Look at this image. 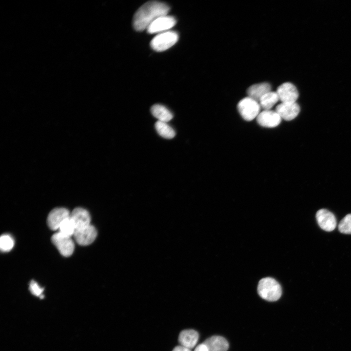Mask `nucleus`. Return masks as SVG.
Segmentation results:
<instances>
[{
  "instance_id": "obj_1",
  "label": "nucleus",
  "mask_w": 351,
  "mask_h": 351,
  "mask_svg": "<svg viewBox=\"0 0 351 351\" xmlns=\"http://www.w3.org/2000/svg\"><path fill=\"white\" fill-rule=\"evenodd\" d=\"M170 10L166 3L158 1H150L143 4L136 11L133 18V26L138 31L147 29L157 18L167 15Z\"/></svg>"
},
{
  "instance_id": "obj_2",
  "label": "nucleus",
  "mask_w": 351,
  "mask_h": 351,
  "mask_svg": "<svg viewBox=\"0 0 351 351\" xmlns=\"http://www.w3.org/2000/svg\"><path fill=\"white\" fill-rule=\"evenodd\" d=\"M257 292L263 299L268 301H275L281 297L282 289L280 284L274 279L265 277L259 281Z\"/></svg>"
},
{
  "instance_id": "obj_3",
  "label": "nucleus",
  "mask_w": 351,
  "mask_h": 351,
  "mask_svg": "<svg viewBox=\"0 0 351 351\" xmlns=\"http://www.w3.org/2000/svg\"><path fill=\"white\" fill-rule=\"evenodd\" d=\"M178 39V35L175 31H167L156 36L150 45L156 51H163L173 46Z\"/></svg>"
},
{
  "instance_id": "obj_4",
  "label": "nucleus",
  "mask_w": 351,
  "mask_h": 351,
  "mask_svg": "<svg viewBox=\"0 0 351 351\" xmlns=\"http://www.w3.org/2000/svg\"><path fill=\"white\" fill-rule=\"evenodd\" d=\"M260 105L258 101L250 98L242 99L238 103V111L245 120L251 121L259 115Z\"/></svg>"
},
{
  "instance_id": "obj_5",
  "label": "nucleus",
  "mask_w": 351,
  "mask_h": 351,
  "mask_svg": "<svg viewBox=\"0 0 351 351\" xmlns=\"http://www.w3.org/2000/svg\"><path fill=\"white\" fill-rule=\"evenodd\" d=\"M51 240L62 255L68 257L73 254L75 246L70 236L58 232L52 235Z\"/></svg>"
},
{
  "instance_id": "obj_6",
  "label": "nucleus",
  "mask_w": 351,
  "mask_h": 351,
  "mask_svg": "<svg viewBox=\"0 0 351 351\" xmlns=\"http://www.w3.org/2000/svg\"><path fill=\"white\" fill-rule=\"evenodd\" d=\"M176 23L175 18L172 16L165 15L154 20L147 28L148 33L154 34L167 31Z\"/></svg>"
},
{
  "instance_id": "obj_7",
  "label": "nucleus",
  "mask_w": 351,
  "mask_h": 351,
  "mask_svg": "<svg viewBox=\"0 0 351 351\" xmlns=\"http://www.w3.org/2000/svg\"><path fill=\"white\" fill-rule=\"evenodd\" d=\"M276 92L279 99L283 103L296 102L299 96L297 88L290 82H285L280 85Z\"/></svg>"
},
{
  "instance_id": "obj_8",
  "label": "nucleus",
  "mask_w": 351,
  "mask_h": 351,
  "mask_svg": "<svg viewBox=\"0 0 351 351\" xmlns=\"http://www.w3.org/2000/svg\"><path fill=\"white\" fill-rule=\"evenodd\" d=\"M316 218L320 227L325 231L331 232L336 226V219L334 215L327 209L319 210L316 214Z\"/></svg>"
},
{
  "instance_id": "obj_9",
  "label": "nucleus",
  "mask_w": 351,
  "mask_h": 351,
  "mask_svg": "<svg viewBox=\"0 0 351 351\" xmlns=\"http://www.w3.org/2000/svg\"><path fill=\"white\" fill-rule=\"evenodd\" d=\"M97 235L96 229L90 224L85 227L76 230L73 236L76 241L79 245L86 246L91 244L96 239Z\"/></svg>"
},
{
  "instance_id": "obj_10",
  "label": "nucleus",
  "mask_w": 351,
  "mask_h": 351,
  "mask_svg": "<svg viewBox=\"0 0 351 351\" xmlns=\"http://www.w3.org/2000/svg\"><path fill=\"white\" fill-rule=\"evenodd\" d=\"M69 211L64 208H57L53 209L47 217V224L50 229L58 230L62 222L70 216Z\"/></svg>"
},
{
  "instance_id": "obj_11",
  "label": "nucleus",
  "mask_w": 351,
  "mask_h": 351,
  "mask_svg": "<svg viewBox=\"0 0 351 351\" xmlns=\"http://www.w3.org/2000/svg\"><path fill=\"white\" fill-rule=\"evenodd\" d=\"M281 118L275 111L264 110L256 117L257 122L261 126L273 128L278 126L281 121Z\"/></svg>"
},
{
  "instance_id": "obj_12",
  "label": "nucleus",
  "mask_w": 351,
  "mask_h": 351,
  "mask_svg": "<svg viewBox=\"0 0 351 351\" xmlns=\"http://www.w3.org/2000/svg\"><path fill=\"white\" fill-rule=\"evenodd\" d=\"M300 110V107L296 102H281L276 107L275 111L281 118L290 121L293 119L298 116Z\"/></svg>"
},
{
  "instance_id": "obj_13",
  "label": "nucleus",
  "mask_w": 351,
  "mask_h": 351,
  "mask_svg": "<svg viewBox=\"0 0 351 351\" xmlns=\"http://www.w3.org/2000/svg\"><path fill=\"white\" fill-rule=\"evenodd\" d=\"M70 217L75 225L76 230L90 225V214L83 208L78 207L74 209L70 214Z\"/></svg>"
},
{
  "instance_id": "obj_14",
  "label": "nucleus",
  "mask_w": 351,
  "mask_h": 351,
  "mask_svg": "<svg viewBox=\"0 0 351 351\" xmlns=\"http://www.w3.org/2000/svg\"><path fill=\"white\" fill-rule=\"evenodd\" d=\"M198 338L199 334L196 331L186 329L180 332L178 341L180 345L191 349L195 347Z\"/></svg>"
},
{
  "instance_id": "obj_15",
  "label": "nucleus",
  "mask_w": 351,
  "mask_h": 351,
  "mask_svg": "<svg viewBox=\"0 0 351 351\" xmlns=\"http://www.w3.org/2000/svg\"><path fill=\"white\" fill-rule=\"evenodd\" d=\"M203 343L207 346L208 351H227L229 347L225 338L217 335L209 337Z\"/></svg>"
},
{
  "instance_id": "obj_16",
  "label": "nucleus",
  "mask_w": 351,
  "mask_h": 351,
  "mask_svg": "<svg viewBox=\"0 0 351 351\" xmlns=\"http://www.w3.org/2000/svg\"><path fill=\"white\" fill-rule=\"evenodd\" d=\"M271 85L267 82L257 83L251 85L247 91L248 97L258 101L260 98L271 91Z\"/></svg>"
},
{
  "instance_id": "obj_17",
  "label": "nucleus",
  "mask_w": 351,
  "mask_h": 351,
  "mask_svg": "<svg viewBox=\"0 0 351 351\" xmlns=\"http://www.w3.org/2000/svg\"><path fill=\"white\" fill-rule=\"evenodd\" d=\"M152 114L158 121L168 122L173 117L172 112L165 106L160 104L154 105L151 109Z\"/></svg>"
},
{
  "instance_id": "obj_18",
  "label": "nucleus",
  "mask_w": 351,
  "mask_h": 351,
  "mask_svg": "<svg viewBox=\"0 0 351 351\" xmlns=\"http://www.w3.org/2000/svg\"><path fill=\"white\" fill-rule=\"evenodd\" d=\"M279 100L276 92L270 91L263 96L258 102L260 107L264 110H270Z\"/></svg>"
},
{
  "instance_id": "obj_19",
  "label": "nucleus",
  "mask_w": 351,
  "mask_h": 351,
  "mask_svg": "<svg viewBox=\"0 0 351 351\" xmlns=\"http://www.w3.org/2000/svg\"><path fill=\"white\" fill-rule=\"evenodd\" d=\"M155 128L157 133L165 138L171 139L175 136V131L167 122L157 121Z\"/></svg>"
},
{
  "instance_id": "obj_20",
  "label": "nucleus",
  "mask_w": 351,
  "mask_h": 351,
  "mask_svg": "<svg viewBox=\"0 0 351 351\" xmlns=\"http://www.w3.org/2000/svg\"><path fill=\"white\" fill-rule=\"evenodd\" d=\"M58 230L59 233L64 235L70 237L74 235L76 228L70 216L62 222L59 227Z\"/></svg>"
},
{
  "instance_id": "obj_21",
  "label": "nucleus",
  "mask_w": 351,
  "mask_h": 351,
  "mask_svg": "<svg viewBox=\"0 0 351 351\" xmlns=\"http://www.w3.org/2000/svg\"><path fill=\"white\" fill-rule=\"evenodd\" d=\"M14 241L9 234H3L0 238V248L3 252H8L13 247Z\"/></svg>"
},
{
  "instance_id": "obj_22",
  "label": "nucleus",
  "mask_w": 351,
  "mask_h": 351,
  "mask_svg": "<svg viewBox=\"0 0 351 351\" xmlns=\"http://www.w3.org/2000/svg\"><path fill=\"white\" fill-rule=\"evenodd\" d=\"M339 232L344 234H351V214H347L338 224Z\"/></svg>"
},
{
  "instance_id": "obj_23",
  "label": "nucleus",
  "mask_w": 351,
  "mask_h": 351,
  "mask_svg": "<svg viewBox=\"0 0 351 351\" xmlns=\"http://www.w3.org/2000/svg\"><path fill=\"white\" fill-rule=\"evenodd\" d=\"M29 290L34 295L37 296H42L41 295L43 289L40 288L39 286L35 281H31L29 285Z\"/></svg>"
},
{
  "instance_id": "obj_24",
  "label": "nucleus",
  "mask_w": 351,
  "mask_h": 351,
  "mask_svg": "<svg viewBox=\"0 0 351 351\" xmlns=\"http://www.w3.org/2000/svg\"><path fill=\"white\" fill-rule=\"evenodd\" d=\"M194 351H208V349L204 343H202L198 345Z\"/></svg>"
},
{
  "instance_id": "obj_25",
  "label": "nucleus",
  "mask_w": 351,
  "mask_h": 351,
  "mask_svg": "<svg viewBox=\"0 0 351 351\" xmlns=\"http://www.w3.org/2000/svg\"><path fill=\"white\" fill-rule=\"evenodd\" d=\"M172 351H191V349L187 348L186 347H185L184 346H182L181 345H179L175 347Z\"/></svg>"
}]
</instances>
